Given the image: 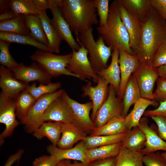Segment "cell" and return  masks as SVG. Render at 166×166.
<instances>
[{
    "instance_id": "cell-3",
    "label": "cell",
    "mask_w": 166,
    "mask_h": 166,
    "mask_svg": "<svg viewBox=\"0 0 166 166\" xmlns=\"http://www.w3.org/2000/svg\"><path fill=\"white\" fill-rule=\"evenodd\" d=\"M96 29L99 35L112 50L117 49L131 54H136L130 48L129 34L121 19L117 0L113 1L109 6L106 24L99 26Z\"/></svg>"
},
{
    "instance_id": "cell-27",
    "label": "cell",
    "mask_w": 166,
    "mask_h": 166,
    "mask_svg": "<svg viewBox=\"0 0 166 166\" xmlns=\"http://www.w3.org/2000/svg\"><path fill=\"white\" fill-rule=\"evenodd\" d=\"M141 97L140 89L133 76L132 75L126 85L122 98L123 105L122 116L125 117L130 108Z\"/></svg>"
},
{
    "instance_id": "cell-50",
    "label": "cell",
    "mask_w": 166,
    "mask_h": 166,
    "mask_svg": "<svg viewBox=\"0 0 166 166\" xmlns=\"http://www.w3.org/2000/svg\"><path fill=\"white\" fill-rule=\"evenodd\" d=\"M35 5L41 11L50 9L51 5L50 0H32Z\"/></svg>"
},
{
    "instance_id": "cell-52",
    "label": "cell",
    "mask_w": 166,
    "mask_h": 166,
    "mask_svg": "<svg viewBox=\"0 0 166 166\" xmlns=\"http://www.w3.org/2000/svg\"><path fill=\"white\" fill-rule=\"evenodd\" d=\"M10 0H0V14L10 10Z\"/></svg>"
},
{
    "instance_id": "cell-4",
    "label": "cell",
    "mask_w": 166,
    "mask_h": 166,
    "mask_svg": "<svg viewBox=\"0 0 166 166\" xmlns=\"http://www.w3.org/2000/svg\"><path fill=\"white\" fill-rule=\"evenodd\" d=\"M92 27L80 34L78 43L87 50L89 59L94 70L98 73L107 68V63L111 55V48L107 46L103 38L99 35L95 41L93 34Z\"/></svg>"
},
{
    "instance_id": "cell-19",
    "label": "cell",
    "mask_w": 166,
    "mask_h": 166,
    "mask_svg": "<svg viewBox=\"0 0 166 166\" xmlns=\"http://www.w3.org/2000/svg\"><path fill=\"white\" fill-rule=\"evenodd\" d=\"M139 127L144 134L146 141L144 148L140 152L144 155L159 150L166 152V141L162 139L153 128L148 125L146 117H142Z\"/></svg>"
},
{
    "instance_id": "cell-2",
    "label": "cell",
    "mask_w": 166,
    "mask_h": 166,
    "mask_svg": "<svg viewBox=\"0 0 166 166\" xmlns=\"http://www.w3.org/2000/svg\"><path fill=\"white\" fill-rule=\"evenodd\" d=\"M59 8L77 39L80 34L99 23L94 0H62Z\"/></svg>"
},
{
    "instance_id": "cell-22",
    "label": "cell",
    "mask_w": 166,
    "mask_h": 166,
    "mask_svg": "<svg viewBox=\"0 0 166 166\" xmlns=\"http://www.w3.org/2000/svg\"><path fill=\"white\" fill-rule=\"evenodd\" d=\"M113 51L110 65L108 67L101 70L98 74L112 85L118 93L121 82V72L118 63L119 52L117 49Z\"/></svg>"
},
{
    "instance_id": "cell-36",
    "label": "cell",
    "mask_w": 166,
    "mask_h": 166,
    "mask_svg": "<svg viewBox=\"0 0 166 166\" xmlns=\"http://www.w3.org/2000/svg\"><path fill=\"white\" fill-rule=\"evenodd\" d=\"M15 99L16 116L21 120L26 115L36 100L26 90L19 93Z\"/></svg>"
},
{
    "instance_id": "cell-37",
    "label": "cell",
    "mask_w": 166,
    "mask_h": 166,
    "mask_svg": "<svg viewBox=\"0 0 166 166\" xmlns=\"http://www.w3.org/2000/svg\"><path fill=\"white\" fill-rule=\"evenodd\" d=\"M10 9L17 15H38L40 11L32 0H10Z\"/></svg>"
},
{
    "instance_id": "cell-13",
    "label": "cell",
    "mask_w": 166,
    "mask_h": 166,
    "mask_svg": "<svg viewBox=\"0 0 166 166\" xmlns=\"http://www.w3.org/2000/svg\"><path fill=\"white\" fill-rule=\"evenodd\" d=\"M118 50L121 82L118 94V97L122 99L127 81L132 74L139 68L141 63L137 54L132 55L123 50Z\"/></svg>"
},
{
    "instance_id": "cell-33",
    "label": "cell",
    "mask_w": 166,
    "mask_h": 166,
    "mask_svg": "<svg viewBox=\"0 0 166 166\" xmlns=\"http://www.w3.org/2000/svg\"><path fill=\"white\" fill-rule=\"evenodd\" d=\"M25 16L24 15L19 14L11 19L0 21V31L30 35V32L25 25Z\"/></svg>"
},
{
    "instance_id": "cell-44",
    "label": "cell",
    "mask_w": 166,
    "mask_h": 166,
    "mask_svg": "<svg viewBox=\"0 0 166 166\" xmlns=\"http://www.w3.org/2000/svg\"><path fill=\"white\" fill-rule=\"evenodd\" d=\"M59 162L53 155H43L36 158L33 163V166H56Z\"/></svg>"
},
{
    "instance_id": "cell-55",
    "label": "cell",
    "mask_w": 166,
    "mask_h": 166,
    "mask_svg": "<svg viewBox=\"0 0 166 166\" xmlns=\"http://www.w3.org/2000/svg\"><path fill=\"white\" fill-rule=\"evenodd\" d=\"M56 166H66L65 160H61L59 161L57 163Z\"/></svg>"
},
{
    "instance_id": "cell-10",
    "label": "cell",
    "mask_w": 166,
    "mask_h": 166,
    "mask_svg": "<svg viewBox=\"0 0 166 166\" xmlns=\"http://www.w3.org/2000/svg\"><path fill=\"white\" fill-rule=\"evenodd\" d=\"M132 75L139 86L141 97L153 100L154 85L159 78L157 68L141 63Z\"/></svg>"
},
{
    "instance_id": "cell-1",
    "label": "cell",
    "mask_w": 166,
    "mask_h": 166,
    "mask_svg": "<svg viewBox=\"0 0 166 166\" xmlns=\"http://www.w3.org/2000/svg\"><path fill=\"white\" fill-rule=\"evenodd\" d=\"M165 42L166 20L152 6L148 16L143 23L138 47L135 53L141 63L152 66L155 53L160 46Z\"/></svg>"
},
{
    "instance_id": "cell-40",
    "label": "cell",
    "mask_w": 166,
    "mask_h": 166,
    "mask_svg": "<svg viewBox=\"0 0 166 166\" xmlns=\"http://www.w3.org/2000/svg\"><path fill=\"white\" fill-rule=\"evenodd\" d=\"M109 0H94L99 17L100 26H105L107 23L109 13Z\"/></svg>"
},
{
    "instance_id": "cell-8",
    "label": "cell",
    "mask_w": 166,
    "mask_h": 166,
    "mask_svg": "<svg viewBox=\"0 0 166 166\" xmlns=\"http://www.w3.org/2000/svg\"><path fill=\"white\" fill-rule=\"evenodd\" d=\"M117 93L114 88L110 85L107 98L98 110L93 121L95 127L104 125L115 117L123 116L122 99L116 96Z\"/></svg>"
},
{
    "instance_id": "cell-41",
    "label": "cell",
    "mask_w": 166,
    "mask_h": 166,
    "mask_svg": "<svg viewBox=\"0 0 166 166\" xmlns=\"http://www.w3.org/2000/svg\"><path fill=\"white\" fill-rule=\"evenodd\" d=\"M143 162L146 166H166V160L158 152L144 155Z\"/></svg>"
},
{
    "instance_id": "cell-11",
    "label": "cell",
    "mask_w": 166,
    "mask_h": 166,
    "mask_svg": "<svg viewBox=\"0 0 166 166\" xmlns=\"http://www.w3.org/2000/svg\"><path fill=\"white\" fill-rule=\"evenodd\" d=\"M61 96L71 110L76 124L86 132L91 131L95 127L90 116L93 107L92 102L80 103L70 98L65 91Z\"/></svg>"
},
{
    "instance_id": "cell-38",
    "label": "cell",
    "mask_w": 166,
    "mask_h": 166,
    "mask_svg": "<svg viewBox=\"0 0 166 166\" xmlns=\"http://www.w3.org/2000/svg\"><path fill=\"white\" fill-rule=\"evenodd\" d=\"M61 86L59 82H51L47 84H40L38 86L34 82L30 85H28L26 90L37 100L42 96L56 92Z\"/></svg>"
},
{
    "instance_id": "cell-54",
    "label": "cell",
    "mask_w": 166,
    "mask_h": 166,
    "mask_svg": "<svg viewBox=\"0 0 166 166\" xmlns=\"http://www.w3.org/2000/svg\"><path fill=\"white\" fill-rule=\"evenodd\" d=\"M66 166H88L89 164L82 162L71 163L69 160H65Z\"/></svg>"
},
{
    "instance_id": "cell-48",
    "label": "cell",
    "mask_w": 166,
    "mask_h": 166,
    "mask_svg": "<svg viewBox=\"0 0 166 166\" xmlns=\"http://www.w3.org/2000/svg\"><path fill=\"white\" fill-rule=\"evenodd\" d=\"M115 157L99 160L92 162L88 166H116Z\"/></svg>"
},
{
    "instance_id": "cell-26",
    "label": "cell",
    "mask_w": 166,
    "mask_h": 166,
    "mask_svg": "<svg viewBox=\"0 0 166 166\" xmlns=\"http://www.w3.org/2000/svg\"><path fill=\"white\" fill-rule=\"evenodd\" d=\"M128 131L125 118L122 116L112 118L101 127H95L91 131L90 136L114 135L126 133Z\"/></svg>"
},
{
    "instance_id": "cell-9",
    "label": "cell",
    "mask_w": 166,
    "mask_h": 166,
    "mask_svg": "<svg viewBox=\"0 0 166 166\" xmlns=\"http://www.w3.org/2000/svg\"><path fill=\"white\" fill-rule=\"evenodd\" d=\"M16 105L15 98L9 97L1 92L0 94V123L5 128L0 135V144L2 145L5 138L12 135L19 124L16 118Z\"/></svg>"
},
{
    "instance_id": "cell-32",
    "label": "cell",
    "mask_w": 166,
    "mask_h": 166,
    "mask_svg": "<svg viewBox=\"0 0 166 166\" xmlns=\"http://www.w3.org/2000/svg\"><path fill=\"white\" fill-rule=\"evenodd\" d=\"M144 156L140 152L132 151L121 147L116 157V166H144Z\"/></svg>"
},
{
    "instance_id": "cell-51",
    "label": "cell",
    "mask_w": 166,
    "mask_h": 166,
    "mask_svg": "<svg viewBox=\"0 0 166 166\" xmlns=\"http://www.w3.org/2000/svg\"><path fill=\"white\" fill-rule=\"evenodd\" d=\"M17 15L13 11L9 10L0 14V21L10 19Z\"/></svg>"
},
{
    "instance_id": "cell-21",
    "label": "cell",
    "mask_w": 166,
    "mask_h": 166,
    "mask_svg": "<svg viewBox=\"0 0 166 166\" xmlns=\"http://www.w3.org/2000/svg\"><path fill=\"white\" fill-rule=\"evenodd\" d=\"M86 132L75 124L61 123V135L57 147L62 149L72 148L77 142L84 140Z\"/></svg>"
},
{
    "instance_id": "cell-12",
    "label": "cell",
    "mask_w": 166,
    "mask_h": 166,
    "mask_svg": "<svg viewBox=\"0 0 166 166\" xmlns=\"http://www.w3.org/2000/svg\"><path fill=\"white\" fill-rule=\"evenodd\" d=\"M95 86L88 81L81 88L83 97H88L91 101L93 107L91 118L93 122L99 109L107 98L109 90V83L100 77Z\"/></svg>"
},
{
    "instance_id": "cell-46",
    "label": "cell",
    "mask_w": 166,
    "mask_h": 166,
    "mask_svg": "<svg viewBox=\"0 0 166 166\" xmlns=\"http://www.w3.org/2000/svg\"><path fill=\"white\" fill-rule=\"evenodd\" d=\"M151 3L160 16L166 20V0H151Z\"/></svg>"
},
{
    "instance_id": "cell-34",
    "label": "cell",
    "mask_w": 166,
    "mask_h": 166,
    "mask_svg": "<svg viewBox=\"0 0 166 166\" xmlns=\"http://www.w3.org/2000/svg\"><path fill=\"white\" fill-rule=\"evenodd\" d=\"M26 26L30 35L37 41L48 47V43L43 26L38 15H25Z\"/></svg>"
},
{
    "instance_id": "cell-47",
    "label": "cell",
    "mask_w": 166,
    "mask_h": 166,
    "mask_svg": "<svg viewBox=\"0 0 166 166\" xmlns=\"http://www.w3.org/2000/svg\"><path fill=\"white\" fill-rule=\"evenodd\" d=\"M143 115L145 117L160 116L166 117V101L160 102L159 105L155 109L146 110Z\"/></svg>"
},
{
    "instance_id": "cell-14",
    "label": "cell",
    "mask_w": 166,
    "mask_h": 166,
    "mask_svg": "<svg viewBox=\"0 0 166 166\" xmlns=\"http://www.w3.org/2000/svg\"><path fill=\"white\" fill-rule=\"evenodd\" d=\"M43 119L44 122L52 121L76 124L71 110L61 96L49 105L44 114Z\"/></svg>"
},
{
    "instance_id": "cell-28",
    "label": "cell",
    "mask_w": 166,
    "mask_h": 166,
    "mask_svg": "<svg viewBox=\"0 0 166 166\" xmlns=\"http://www.w3.org/2000/svg\"><path fill=\"white\" fill-rule=\"evenodd\" d=\"M34 136L38 139L46 137L52 144L56 146L61 135V123L55 122H45L33 132Z\"/></svg>"
},
{
    "instance_id": "cell-43",
    "label": "cell",
    "mask_w": 166,
    "mask_h": 166,
    "mask_svg": "<svg viewBox=\"0 0 166 166\" xmlns=\"http://www.w3.org/2000/svg\"><path fill=\"white\" fill-rule=\"evenodd\" d=\"M156 88L153 94V100L160 102L166 101V80L159 78Z\"/></svg>"
},
{
    "instance_id": "cell-42",
    "label": "cell",
    "mask_w": 166,
    "mask_h": 166,
    "mask_svg": "<svg viewBox=\"0 0 166 166\" xmlns=\"http://www.w3.org/2000/svg\"><path fill=\"white\" fill-rule=\"evenodd\" d=\"M166 65V42L162 44L155 53L152 60V65L157 68Z\"/></svg>"
},
{
    "instance_id": "cell-30",
    "label": "cell",
    "mask_w": 166,
    "mask_h": 166,
    "mask_svg": "<svg viewBox=\"0 0 166 166\" xmlns=\"http://www.w3.org/2000/svg\"><path fill=\"white\" fill-rule=\"evenodd\" d=\"M145 136L139 126L133 128L128 131L121 142V147L131 150L140 152L144 147Z\"/></svg>"
},
{
    "instance_id": "cell-17",
    "label": "cell",
    "mask_w": 166,
    "mask_h": 166,
    "mask_svg": "<svg viewBox=\"0 0 166 166\" xmlns=\"http://www.w3.org/2000/svg\"><path fill=\"white\" fill-rule=\"evenodd\" d=\"M49 9L53 15L51 19V24L62 40L66 42L72 51H78L81 46L73 37L70 27L63 17L60 8L52 6Z\"/></svg>"
},
{
    "instance_id": "cell-29",
    "label": "cell",
    "mask_w": 166,
    "mask_h": 166,
    "mask_svg": "<svg viewBox=\"0 0 166 166\" xmlns=\"http://www.w3.org/2000/svg\"><path fill=\"white\" fill-rule=\"evenodd\" d=\"M121 147V143L88 149L86 157L88 164L93 161L116 157Z\"/></svg>"
},
{
    "instance_id": "cell-18",
    "label": "cell",
    "mask_w": 166,
    "mask_h": 166,
    "mask_svg": "<svg viewBox=\"0 0 166 166\" xmlns=\"http://www.w3.org/2000/svg\"><path fill=\"white\" fill-rule=\"evenodd\" d=\"M28 84L17 79L13 73L5 66H0V87L1 92L6 96L15 98L26 90Z\"/></svg>"
},
{
    "instance_id": "cell-35",
    "label": "cell",
    "mask_w": 166,
    "mask_h": 166,
    "mask_svg": "<svg viewBox=\"0 0 166 166\" xmlns=\"http://www.w3.org/2000/svg\"><path fill=\"white\" fill-rule=\"evenodd\" d=\"M126 133L112 135L87 136L83 140L88 149L121 142Z\"/></svg>"
},
{
    "instance_id": "cell-45",
    "label": "cell",
    "mask_w": 166,
    "mask_h": 166,
    "mask_svg": "<svg viewBox=\"0 0 166 166\" xmlns=\"http://www.w3.org/2000/svg\"><path fill=\"white\" fill-rule=\"evenodd\" d=\"M150 117L156 124L159 136L166 141V117L160 116H152Z\"/></svg>"
},
{
    "instance_id": "cell-15",
    "label": "cell",
    "mask_w": 166,
    "mask_h": 166,
    "mask_svg": "<svg viewBox=\"0 0 166 166\" xmlns=\"http://www.w3.org/2000/svg\"><path fill=\"white\" fill-rule=\"evenodd\" d=\"M13 73L17 79L27 84L30 82L37 81L40 84H47L51 82L52 78L37 63L26 66L23 63H20Z\"/></svg>"
},
{
    "instance_id": "cell-24",
    "label": "cell",
    "mask_w": 166,
    "mask_h": 166,
    "mask_svg": "<svg viewBox=\"0 0 166 166\" xmlns=\"http://www.w3.org/2000/svg\"><path fill=\"white\" fill-rule=\"evenodd\" d=\"M127 11L142 23L146 20L151 8V0H118Z\"/></svg>"
},
{
    "instance_id": "cell-6",
    "label": "cell",
    "mask_w": 166,
    "mask_h": 166,
    "mask_svg": "<svg viewBox=\"0 0 166 166\" xmlns=\"http://www.w3.org/2000/svg\"><path fill=\"white\" fill-rule=\"evenodd\" d=\"M64 90L61 89L54 93L42 96L36 100L26 115L20 121L26 131L33 132L44 122L43 116L49 105L60 96Z\"/></svg>"
},
{
    "instance_id": "cell-53",
    "label": "cell",
    "mask_w": 166,
    "mask_h": 166,
    "mask_svg": "<svg viewBox=\"0 0 166 166\" xmlns=\"http://www.w3.org/2000/svg\"><path fill=\"white\" fill-rule=\"evenodd\" d=\"M159 77L166 80V65L157 68Z\"/></svg>"
},
{
    "instance_id": "cell-16",
    "label": "cell",
    "mask_w": 166,
    "mask_h": 166,
    "mask_svg": "<svg viewBox=\"0 0 166 166\" xmlns=\"http://www.w3.org/2000/svg\"><path fill=\"white\" fill-rule=\"evenodd\" d=\"M117 0L118 2L121 19L129 34L130 48L135 53L138 47L143 23L129 14Z\"/></svg>"
},
{
    "instance_id": "cell-39",
    "label": "cell",
    "mask_w": 166,
    "mask_h": 166,
    "mask_svg": "<svg viewBox=\"0 0 166 166\" xmlns=\"http://www.w3.org/2000/svg\"><path fill=\"white\" fill-rule=\"evenodd\" d=\"M10 43L0 40V63L13 72L19 63L17 62L10 54L9 47Z\"/></svg>"
},
{
    "instance_id": "cell-20",
    "label": "cell",
    "mask_w": 166,
    "mask_h": 166,
    "mask_svg": "<svg viewBox=\"0 0 166 166\" xmlns=\"http://www.w3.org/2000/svg\"><path fill=\"white\" fill-rule=\"evenodd\" d=\"M87 149L83 140L80 141L74 147L68 149H60L52 144L47 148L48 152L55 156L59 161L72 160L89 164L86 157Z\"/></svg>"
},
{
    "instance_id": "cell-7",
    "label": "cell",
    "mask_w": 166,
    "mask_h": 166,
    "mask_svg": "<svg viewBox=\"0 0 166 166\" xmlns=\"http://www.w3.org/2000/svg\"><path fill=\"white\" fill-rule=\"evenodd\" d=\"M78 51L73 50L72 55L67 67V69L82 81L89 78L97 83L99 76L92 67L88 52L82 46Z\"/></svg>"
},
{
    "instance_id": "cell-31",
    "label": "cell",
    "mask_w": 166,
    "mask_h": 166,
    "mask_svg": "<svg viewBox=\"0 0 166 166\" xmlns=\"http://www.w3.org/2000/svg\"><path fill=\"white\" fill-rule=\"evenodd\" d=\"M0 40L10 43L29 45L44 51L51 52L47 46L39 42L30 35H24L6 32H0Z\"/></svg>"
},
{
    "instance_id": "cell-49",
    "label": "cell",
    "mask_w": 166,
    "mask_h": 166,
    "mask_svg": "<svg viewBox=\"0 0 166 166\" xmlns=\"http://www.w3.org/2000/svg\"><path fill=\"white\" fill-rule=\"evenodd\" d=\"M24 152L23 149H20L18 150L15 153L9 157L4 166H11L15 162L20 159Z\"/></svg>"
},
{
    "instance_id": "cell-23",
    "label": "cell",
    "mask_w": 166,
    "mask_h": 166,
    "mask_svg": "<svg viewBox=\"0 0 166 166\" xmlns=\"http://www.w3.org/2000/svg\"><path fill=\"white\" fill-rule=\"evenodd\" d=\"M157 101L141 97L134 104L131 112L125 118V123L128 131L133 128L139 126V122L146 111L149 106L157 107L159 105Z\"/></svg>"
},
{
    "instance_id": "cell-5",
    "label": "cell",
    "mask_w": 166,
    "mask_h": 166,
    "mask_svg": "<svg viewBox=\"0 0 166 166\" xmlns=\"http://www.w3.org/2000/svg\"><path fill=\"white\" fill-rule=\"evenodd\" d=\"M72 55V53L58 55L38 50L30 56V58L38 63L52 77L64 75L77 78L76 75L67 68Z\"/></svg>"
},
{
    "instance_id": "cell-25",
    "label": "cell",
    "mask_w": 166,
    "mask_h": 166,
    "mask_svg": "<svg viewBox=\"0 0 166 166\" xmlns=\"http://www.w3.org/2000/svg\"><path fill=\"white\" fill-rule=\"evenodd\" d=\"M40 18L51 52L58 53L62 40L53 26L46 10L40 11L38 15Z\"/></svg>"
},
{
    "instance_id": "cell-56",
    "label": "cell",
    "mask_w": 166,
    "mask_h": 166,
    "mask_svg": "<svg viewBox=\"0 0 166 166\" xmlns=\"http://www.w3.org/2000/svg\"><path fill=\"white\" fill-rule=\"evenodd\" d=\"M161 155L166 160V152L161 153Z\"/></svg>"
}]
</instances>
